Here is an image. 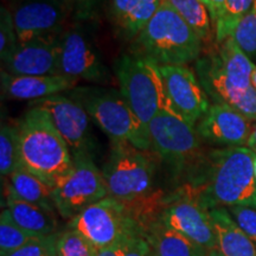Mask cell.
Here are the masks:
<instances>
[{"label":"cell","instance_id":"6da1fadb","mask_svg":"<svg viewBox=\"0 0 256 256\" xmlns=\"http://www.w3.org/2000/svg\"><path fill=\"white\" fill-rule=\"evenodd\" d=\"M255 156L246 146L211 150L198 174L185 185L208 210L236 206L256 209Z\"/></svg>","mask_w":256,"mask_h":256},{"label":"cell","instance_id":"7a4b0ae2","mask_svg":"<svg viewBox=\"0 0 256 256\" xmlns=\"http://www.w3.org/2000/svg\"><path fill=\"white\" fill-rule=\"evenodd\" d=\"M203 43L168 0L133 40L132 52L158 66H186L203 54Z\"/></svg>","mask_w":256,"mask_h":256},{"label":"cell","instance_id":"3957f363","mask_svg":"<svg viewBox=\"0 0 256 256\" xmlns=\"http://www.w3.org/2000/svg\"><path fill=\"white\" fill-rule=\"evenodd\" d=\"M20 164L51 186L72 170L74 158L69 146L50 116L31 107L18 122Z\"/></svg>","mask_w":256,"mask_h":256},{"label":"cell","instance_id":"277c9868","mask_svg":"<svg viewBox=\"0 0 256 256\" xmlns=\"http://www.w3.org/2000/svg\"><path fill=\"white\" fill-rule=\"evenodd\" d=\"M151 150L176 180L188 184L198 174L206 153L196 128L168 112H162L148 124Z\"/></svg>","mask_w":256,"mask_h":256},{"label":"cell","instance_id":"5b68a950","mask_svg":"<svg viewBox=\"0 0 256 256\" xmlns=\"http://www.w3.org/2000/svg\"><path fill=\"white\" fill-rule=\"evenodd\" d=\"M68 92V96L83 106L112 142H130L142 151H151L148 128L140 122L120 90L76 87Z\"/></svg>","mask_w":256,"mask_h":256},{"label":"cell","instance_id":"8992f818","mask_svg":"<svg viewBox=\"0 0 256 256\" xmlns=\"http://www.w3.org/2000/svg\"><path fill=\"white\" fill-rule=\"evenodd\" d=\"M114 72L124 98L146 128L162 112L174 114L158 64L132 52L116 60Z\"/></svg>","mask_w":256,"mask_h":256},{"label":"cell","instance_id":"52a82bcc","mask_svg":"<svg viewBox=\"0 0 256 256\" xmlns=\"http://www.w3.org/2000/svg\"><path fill=\"white\" fill-rule=\"evenodd\" d=\"M156 156L130 142H112L102 170L108 196L121 203H132L153 194Z\"/></svg>","mask_w":256,"mask_h":256},{"label":"cell","instance_id":"ba28073f","mask_svg":"<svg viewBox=\"0 0 256 256\" xmlns=\"http://www.w3.org/2000/svg\"><path fill=\"white\" fill-rule=\"evenodd\" d=\"M75 229L100 250L134 234H144L124 203L112 197L92 204L69 220Z\"/></svg>","mask_w":256,"mask_h":256},{"label":"cell","instance_id":"9c48e42d","mask_svg":"<svg viewBox=\"0 0 256 256\" xmlns=\"http://www.w3.org/2000/svg\"><path fill=\"white\" fill-rule=\"evenodd\" d=\"M106 197L108 190L104 174L92 156H75L72 170L54 186L56 210L64 220H72Z\"/></svg>","mask_w":256,"mask_h":256},{"label":"cell","instance_id":"30bf717a","mask_svg":"<svg viewBox=\"0 0 256 256\" xmlns=\"http://www.w3.org/2000/svg\"><path fill=\"white\" fill-rule=\"evenodd\" d=\"M158 220L208 250H216V236L209 210L202 206L185 185L166 196Z\"/></svg>","mask_w":256,"mask_h":256},{"label":"cell","instance_id":"8fae6325","mask_svg":"<svg viewBox=\"0 0 256 256\" xmlns=\"http://www.w3.org/2000/svg\"><path fill=\"white\" fill-rule=\"evenodd\" d=\"M30 107H37L48 113L69 146L72 158L92 156L95 140L90 128V116L81 104L70 96L60 94L32 101Z\"/></svg>","mask_w":256,"mask_h":256},{"label":"cell","instance_id":"7c38bea8","mask_svg":"<svg viewBox=\"0 0 256 256\" xmlns=\"http://www.w3.org/2000/svg\"><path fill=\"white\" fill-rule=\"evenodd\" d=\"M159 70L174 114L196 127L211 106L196 72L186 66H160Z\"/></svg>","mask_w":256,"mask_h":256},{"label":"cell","instance_id":"4fadbf2b","mask_svg":"<svg viewBox=\"0 0 256 256\" xmlns=\"http://www.w3.org/2000/svg\"><path fill=\"white\" fill-rule=\"evenodd\" d=\"M60 75L84 80L89 82L107 83L110 74L101 58L100 52L81 30H69L60 34Z\"/></svg>","mask_w":256,"mask_h":256},{"label":"cell","instance_id":"5bb4252c","mask_svg":"<svg viewBox=\"0 0 256 256\" xmlns=\"http://www.w3.org/2000/svg\"><path fill=\"white\" fill-rule=\"evenodd\" d=\"M19 44L62 34L66 10L60 0H17L11 11Z\"/></svg>","mask_w":256,"mask_h":256},{"label":"cell","instance_id":"9a60e30c","mask_svg":"<svg viewBox=\"0 0 256 256\" xmlns=\"http://www.w3.org/2000/svg\"><path fill=\"white\" fill-rule=\"evenodd\" d=\"M194 72L209 100L214 104H224L256 121V90H240L232 84L226 76L220 72L209 54L203 52L196 60Z\"/></svg>","mask_w":256,"mask_h":256},{"label":"cell","instance_id":"2e32d148","mask_svg":"<svg viewBox=\"0 0 256 256\" xmlns=\"http://www.w3.org/2000/svg\"><path fill=\"white\" fill-rule=\"evenodd\" d=\"M202 142L226 147L247 146L252 121L228 106L212 104L196 124Z\"/></svg>","mask_w":256,"mask_h":256},{"label":"cell","instance_id":"e0dca14e","mask_svg":"<svg viewBox=\"0 0 256 256\" xmlns=\"http://www.w3.org/2000/svg\"><path fill=\"white\" fill-rule=\"evenodd\" d=\"M60 34L19 44L2 70L19 76L60 75Z\"/></svg>","mask_w":256,"mask_h":256},{"label":"cell","instance_id":"ac0fdd59","mask_svg":"<svg viewBox=\"0 0 256 256\" xmlns=\"http://www.w3.org/2000/svg\"><path fill=\"white\" fill-rule=\"evenodd\" d=\"M78 80L63 75L19 76L2 70V98L14 100L37 101L78 87Z\"/></svg>","mask_w":256,"mask_h":256},{"label":"cell","instance_id":"d6986e66","mask_svg":"<svg viewBox=\"0 0 256 256\" xmlns=\"http://www.w3.org/2000/svg\"><path fill=\"white\" fill-rule=\"evenodd\" d=\"M216 236L217 256H256L252 240L241 229L226 208L209 210Z\"/></svg>","mask_w":256,"mask_h":256},{"label":"cell","instance_id":"ffe728a7","mask_svg":"<svg viewBox=\"0 0 256 256\" xmlns=\"http://www.w3.org/2000/svg\"><path fill=\"white\" fill-rule=\"evenodd\" d=\"M203 52L209 54L232 86L240 90H249L252 88V74L255 64L243 52L232 37L226 38L222 43H217L215 46Z\"/></svg>","mask_w":256,"mask_h":256},{"label":"cell","instance_id":"44dd1931","mask_svg":"<svg viewBox=\"0 0 256 256\" xmlns=\"http://www.w3.org/2000/svg\"><path fill=\"white\" fill-rule=\"evenodd\" d=\"M164 0H110V14L120 36L134 40Z\"/></svg>","mask_w":256,"mask_h":256},{"label":"cell","instance_id":"7402d4cb","mask_svg":"<svg viewBox=\"0 0 256 256\" xmlns=\"http://www.w3.org/2000/svg\"><path fill=\"white\" fill-rule=\"evenodd\" d=\"M6 209L14 222L34 238L57 232L55 211L20 200L8 188H6Z\"/></svg>","mask_w":256,"mask_h":256},{"label":"cell","instance_id":"603a6c76","mask_svg":"<svg viewBox=\"0 0 256 256\" xmlns=\"http://www.w3.org/2000/svg\"><path fill=\"white\" fill-rule=\"evenodd\" d=\"M144 236L152 256H206L211 252L160 220L152 223Z\"/></svg>","mask_w":256,"mask_h":256},{"label":"cell","instance_id":"cb8c5ba5","mask_svg":"<svg viewBox=\"0 0 256 256\" xmlns=\"http://www.w3.org/2000/svg\"><path fill=\"white\" fill-rule=\"evenodd\" d=\"M8 188L20 200L48 210H56L54 188L24 168H19L10 176Z\"/></svg>","mask_w":256,"mask_h":256},{"label":"cell","instance_id":"d4e9b609","mask_svg":"<svg viewBox=\"0 0 256 256\" xmlns=\"http://www.w3.org/2000/svg\"><path fill=\"white\" fill-rule=\"evenodd\" d=\"M203 43L204 50L216 46L215 28L206 6L200 0H168Z\"/></svg>","mask_w":256,"mask_h":256},{"label":"cell","instance_id":"484cf974","mask_svg":"<svg viewBox=\"0 0 256 256\" xmlns=\"http://www.w3.org/2000/svg\"><path fill=\"white\" fill-rule=\"evenodd\" d=\"M22 168L20 142H19L18 124H2L0 130V174L10 177L16 170Z\"/></svg>","mask_w":256,"mask_h":256},{"label":"cell","instance_id":"4316f807","mask_svg":"<svg viewBox=\"0 0 256 256\" xmlns=\"http://www.w3.org/2000/svg\"><path fill=\"white\" fill-rule=\"evenodd\" d=\"M36 238L25 232L14 222L8 209L2 211L0 216V256H6L17 250L31 240Z\"/></svg>","mask_w":256,"mask_h":256},{"label":"cell","instance_id":"83f0119b","mask_svg":"<svg viewBox=\"0 0 256 256\" xmlns=\"http://www.w3.org/2000/svg\"><path fill=\"white\" fill-rule=\"evenodd\" d=\"M252 2L254 0H226L223 16L215 26L216 43H222L232 37L238 22L250 10Z\"/></svg>","mask_w":256,"mask_h":256},{"label":"cell","instance_id":"f1b7e54d","mask_svg":"<svg viewBox=\"0 0 256 256\" xmlns=\"http://www.w3.org/2000/svg\"><path fill=\"white\" fill-rule=\"evenodd\" d=\"M232 37L249 58L256 60V0L238 22Z\"/></svg>","mask_w":256,"mask_h":256},{"label":"cell","instance_id":"f546056e","mask_svg":"<svg viewBox=\"0 0 256 256\" xmlns=\"http://www.w3.org/2000/svg\"><path fill=\"white\" fill-rule=\"evenodd\" d=\"M98 249L75 229L68 228L58 232L57 256H96Z\"/></svg>","mask_w":256,"mask_h":256},{"label":"cell","instance_id":"4dcf8cb0","mask_svg":"<svg viewBox=\"0 0 256 256\" xmlns=\"http://www.w3.org/2000/svg\"><path fill=\"white\" fill-rule=\"evenodd\" d=\"M19 46L17 31L11 11L2 6L0 8V58L4 63Z\"/></svg>","mask_w":256,"mask_h":256},{"label":"cell","instance_id":"1f68e13d","mask_svg":"<svg viewBox=\"0 0 256 256\" xmlns=\"http://www.w3.org/2000/svg\"><path fill=\"white\" fill-rule=\"evenodd\" d=\"M58 232L36 238L6 256H57Z\"/></svg>","mask_w":256,"mask_h":256},{"label":"cell","instance_id":"d6a6232c","mask_svg":"<svg viewBox=\"0 0 256 256\" xmlns=\"http://www.w3.org/2000/svg\"><path fill=\"white\" fill-rule=\"evenodd\" d=\"M228 211L241 229L256 242V209L249 206H230Z\"/></svg>","mask_w":256,"mask_h":256},{"label":"cell","instance_id":"836d02e7","mask_svg":"<svg viewBox=\"0 0 256 256\" xmlns=\"http://www.w3.org/2000/svg\"><path fill=\"white\" fill-rule=\"evenodd\" d=\"M124 256H151V247L144 234H136L130 238Z\"/></svg>","mask_w":256,"mask_h":256},{"label":"cell","instance_id":"e575fe53","mask_svg":"<svg viewBox=\"0 0 256 256\" xmlns=\"http://www.w3.org/2000/svg\"><path fill=\"white\" fill-rule=\"evenodd\" d=\"M204 5L206 6L208 11H209L211 22H212L214 28L222 18L224 12V6H226V0H200ZM216 36V34H215Z\"/></svg>","mask_w":256,"mask_h":256},{"label":"cell","instance_id":"d590c367","mask_svg":"<svg viewBox=\"0 0 256 256\" xmlns=\"http://www.w3.org/2000/svg\"><path fill=\"white\" fill-rule=\"evenodd\" d=\"M134 235H136V234H134ZM134 235L127 236V238L120 240V241H118L116 243H114V244L110 246V247L100 249V250H98L96 256H124L128 241H130V238Z\"/></svg>","mask_w":256,"mask_h":256},{"label":"cell","instance_id":"8d00e7d4","mask_svg":"<svg viewBox=\"0 0 256 256\" xmlns=\"http://www.w3.org/2000/svg\"><path fill=\"white\" fill-rule=\"evenodd\" d=\"M248 148H250L252 152L256 153V124H252V130L250 133V136H249L248 139V142H247V146Z\"/></svg>","mask_w":256,"mask_h":256},{"label":"cell","instance_id":"74e56055","mask_svg":"<svg viewBox=\"0 0 256 256\" xmlns=\"http://www.w3.org/2000/svg\"><path fill=\"white\" fill-rule=\"evenodd\" d=\"M60 2H63L64 4H66V2H78V4H84V2H90L92 0H60Z\"/></svg>","mask_w":256,"mask_h":256},{"label":"cell","instance_id":"f35d334b","mask_svg":"<svg viewBox=\"0 0 256 256\" xmlns=\"http://www.w3.org/2000/svg\"><path fill=\"white\" fill-rule=\"evenodd\" d=\"M252 86L254 87V89L256 90V66L254 70H252Z\"/></svg>","mask_w":256,"mask_h":256},{"label":"cell","instance_id":"ab89813d","mask_svg":"<svg viewBox=\"0 0 256 256\" xmlns=\"http://www.w3.org/2000/svg\"><path fill=\"white\" fill-rule=\"evenodd\" d=\"M206 256H217V254H216V252L215 250H211L209 254H208Z\"/></svg>","mask_w":256,"mask_h":256},{"label":"cell","instance_id":"60d3db41","mask_svg":"<svg viewBox=\"0 0 256 256\" xmlns=\"http://www.w3.org/2000/svg\"><path fill=\"white\" fill-rule=\"evenodd\" d=\"M254 174H255V178H256V156L254 159Z\"/></svg>","mask_w":256,"mask_h":256},{"label":"cell","instance_id":"b9f144b4","mask_svg":"<svg viewBox=\"0 0 256 256\" xmlns=\"http://www.w3.org/2000/svg\"><path fill=\"white\" fill-rule=\"evenodd\" d=\"M151 256H152V254H151Z\"/></svg>","mask_w":256,"mask_h":256}]
</instances>
